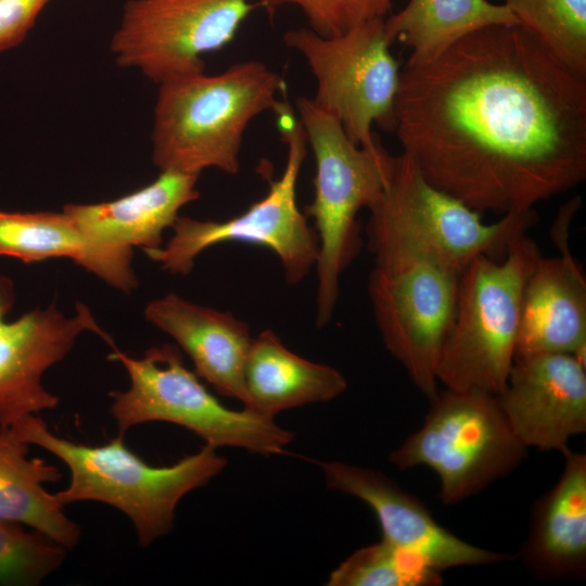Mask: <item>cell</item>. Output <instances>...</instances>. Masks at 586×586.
I'll use <instances>...</instances> for the list:
<instances>
[{
  "instance_id": "6da1fadb",
  "label": "cell",
  "mask_w": 586,
  "mask_h": 586,
  "mask_svg": "<svg viewBox=\"0 0 586 586\" xmlns=\"http://www.w3.org/2000/svg\"><path fill=\"white\" fill-rule=\"evenodd\" d=\"M435 188L501 216L586 179V76L519 25L477 29L400 72L394 128Z\"/></svg>"
},
{
  "instance_id": "7a4b0ae2",
  "label": "cell",
  "mask_w": 586,
  "mask_h": 586,
  "mask_svg": "<svg viewBox=\"0 0 586 586\" xmlns=\"http://www.w3.org/2000/svg\"><path fill=\"white\" fill-rule=\"evenodd\" d=\"M9 428L67 467L68 485L53 493L63 507L95 501L117 509L131 522L142 547L170 533L180 500L208 484L227 464L216 448L205 444L171 466L154 467L130 450L123 435L90 446L54 434L38 415Z\"/></svg>"
},
{
  "instance_id": "3957f363",
  "label": "cell",
  "mask_w": 586,
  "mask_h": 586,
  "mask_svg": "<svg viewBox=\"0 0 586 586\" xmlns=\"http://www.w3.org/2000/svg\"><path fill=\"white\" fill-rule=\"evenodd\" d=\"M284 79L256 60L221 73L187 74L160 84L152 130V160L161 171L200 176L206 168L228 175L240 169V151L250 123L273 113Z\"/></svg>"
},
{
  "instance_id": "277c9868",
  "label": "cell",
  "mask_w": 586,
  "mask_h": 586,
  "mask_svg": "<svg viewBox=\"0 0 586 586\" xmlns=\"http://www.w3.org/2000/svg\"><path fill=\"white\" fill-rule=\"evenodd\" d=\"M366 240L375 260L426 259L459 272L475 257L501 259L538 219L534 209L484 222L481 213L431 184L405 153L368 208Z\"/></svg>"
},
{
  "instance_id": "5b68a950",
  "label": "cell",
  "mask_w": 586,
  "mask_h": 586,
  "mask_svg": "<svg viewBox=\"0 0 586 586\" xmlns=\"http://www.w3.org/2000/svg\"><path fill=\"white\" fill-rule=\"evenodd\" d=\"M296 110L316 165L305 216L313 219L318 239L316 324L321 328L334 313L342 273L362 245L357 215L381 195L396 156L380 142L373 148L355 144L340 122L309 98H297Z\"/></svg>"
},
{
  "instance_id": "8992f818",
  "label": "cell",
  "mask_w": 586,
  "mask_h": 586,
  "mask_svg": "<svg viewBox=\"0 0 586 586\" xmlns=\"http://www.w3.org/2000/svg\"><path fill=\"white\" fill-rule=\"evenodd\" d=\"M540 255L523 233L501 259L480 255L461 270L455 317L436 368L445 388L504 391L515 358L524 285Z\"/></svg>"
},
{
  "instance_id": "52a82bcc",
  "label": "cell",
  "mask_w": 586,
  "mask_h": 586,
  "mask_svg": "<svg viewBox=\"0 0 586 586\" xmlns=\"http://www.w3.org/2000/svg\"><path fill=\"white\" fill-rule=\"evenodd\" d=\"M109 356L125 368L130 385L113 391L110 413L119 435L149 422H168L182 426L214 448L235 447L264 456L282 454L294 433L272 418L243 407L234 410L222 405L198 374L189 370L174 344L148 348L133 358L114 344Z\"/></svg>"
},
{
  "instance_id": "ba28073f",
  "label": "cell",
  "mask_w": 586,
  "mask_h": 586,
  "mask_svg": "<svg viewBox=\"0 0 586 586\" xmlns=\"http://www.w3.org/2000/svg\"><path fill=\"white\" fill-rule=\"evenodd\" d=\"M429 400L421 426L388 460L399 470L418 466L433 470L444 505L479 494L526 458L527 448L512 431L496 395L445 388Z\"/></svg>"
},
{
  "instance_id": "9c48e42d",
  "label": "cell",
  "mask_w": 586,
  "mask_h": 586,
  "mask_svg": "<svg viewBox=\"0 0 586 586\" xmlns=\"http://www.w3.org/2000/svg\"><path fill=\"white\" fill-rule=\"evenodd\" d=\"M275 114L286 145L281 176L270 182L260 200L230 219L216 221L179 216L171 227L169 241L158 249L144 251L164 270L187 276L202 252L227 242L256 244L273 252L291 285L303 281L316 266L317 234L296 201L297 180L307 154L306 133L288 101L284 100Z\"/></svg>"
},
{
  "instance_id": "30bf717a",
  "label": "cell",
  "mask_w": 586,
  "mask_h": 586,
  "mask_svg": "<svg viewBox=\"0 0 586 586\" xmlns=\"http://www.w3.org/2000/svg\"><path fill=\"white\" fill-rule=\"evenodd\" d=\"M283 41L305 59L316 79L313 102L340 122L351 141L373 148L379 143L373 124L394 128L400 71L390 50L384 18L333 37L306 27L291 29Z\"/></svg>"
},
{
  "instance_id": "8fae6325",
  "label": "cell",
  "mask_w": 586,
  "mask_h": 586,
  "mask_svg": "<svg viewBox=\"0 0 586 586\" xmlns=\"http://www.w3.org/2000/svg\"><path fill=\"white\" fill-rule=\"evenodd\" d=\"M460 272L426 259L375 260L368 294L390 354L428 399L457 304Z\"/></svg>"
},
{
  "instance_id": "7c38bea8",
  "label": "cell",
  "mask_w": 586,
  "mask_h": 586,
  "mask_svg": "<svg viewBox=\"0 0 586 586\" xmlns=\"http://www.w3.org/2000/svg\"><path fill=\"white\" fill-rule=\"evenodd\" d=\"M253 9L250 0H130L111 49L118 65L160 85L204 72L202 56L228 46Z\"/></svg>"
},
{
  "instance_id": "4fadbf2b",
  "label": "cell",
  "mask_w": 586,
  "mask_h": 586,
  "mask_svg": "<svg viewBox=\"0 0 586 586\" xmlns=\"http://www.w3.org/2000/svg\"><path fill=\"white\" fill-rule=\"evenodd\" d=\"M13 303V281L0 275V428L58 408L61 399L43 386L42 377L69 354L82 332L92 331L109 345L114 343L82 303L71 317L52 304L9 321Z\"/></svg>"
},
{
  "instance_id": "5bb4252c",
  "label": "cell",
  "mask_w": 586,
  "mask_h": 586,
  "mask_svg": "<svg viewBox=\"0 0 586 586\" xmlns=\"http://www.w3.org/2000/svg\"><path fill=\"white\" fill-rule=\"evenodd\" d=\"M329 488L356 497L374 512L382 539L435 570L506 562L513 557L472 545L442 526L426 506L384 473L342 461L319 462Z\"/></svg>"
},
{
  "instance_id": "9a60e30c",
  "label": "cell",
  "mask_w": 586,
  "mask_h": 586,
  "mask_svg": "<svg viewBox=\"0 0 586 586\" xmlns=\"http://www.w3.org/2000/svg\"><path fill=\"white\" fill-rule=\"evenodd\" d=\"M496 396L526 448L562 454L571 437L586 432L585 365L571 354L514 358L506 387Z\"/></svg>"
},
{
  "instance_id": "2e32d148",
  "label": "cell",
  "mask_w": 586,
  "mask_h": 586,
  "mask_svg": "<svg viewBox=\"0 0 586 586\" xmlns=\"http://www.w3.org/2000/svg\"><path fill=\"white\" fill-rule=\"evenodd\" d=\"M579 205L576 196L560 208L553 230L561 254L540 255L525 282L515 358L563 353L585 365L586 278L566 242L569 224Z\"/></svg>"
},
{
  "instance_id": "e0dca14e",
  "label": "cell",
  "mask_w": 586,
  "mask_h": 586,
  "mask_svg": "<svg viewBox=\"0 0 586 586\" xmlns=\"http://www.w3.org/2000/svg\"><path fill=\"white\" fill-rule=\"evenodd\" d=\"M144 317L190 357L200 379L218 394L244 403V367L253 339L245 321L175 293L151 301Z\"/></svg>"
},
{
  "instance_id": "ac0fdd59",
  "label": "cell",
  "mask_w": 586,
  "mask_h": 586,
  "mask_svg": "<svg viewBox=\"0 0 586 586\" xmlns=\"http://www.w3.org/2000/svg\"><path fill=\"white\" fill-rule=\"evenodd\" d=\"M563 470L532 505L519 559L533 576L546 579L586 575V454L562 453Z\"/></svg>"
},
{
  "instance_id": "d6986e66",
  "label": "cell",
  "mask_w": 586,
  "mask_h": 586,
  "mask_svg": "<svg viewBox=\"0 0 586 586\" xmlns=\"http://www.w3.org/2000/svg\"><path fill=\"white\" fill-rule=\"evenodd\" d=\"M199 176L164 170L148 186L113 201L66 204L78 228L100 244L143 251L162 246L163 233L171 228L180 209L198 200Z\"/></svg>"
},
{
  "instance_id": "ffe728a7",
  "label": "cell",
  "mask_w": 586,
  "mask_h": 586,
  "mask_svg": "<svg viewBox=\"0 0 586 586\" xmlns=\"http://www.w3.org/2000/svg\"><path fill=\"white\" fill-rule=\"evenodd\" d=\"M0 256L23 263L69 258L107 285L124 293L138 286L132 250L100 244L87 237L64 211H0Z\"/></svg>"
},
{
  "instance_id": "44dd1931",
  "label": "cell",
  "mask_w": 586,
  "mask_h": 586,
  "mask_svg": "<svg viewBox=\"0 0 586 586\" xmlns=\"http://www.w3.org/2000/svg\"><path fill=\"white\" fill-rule=\"evenodd\" d=\"M346 388L347 381L337 369L293 353L272 330L252 339L243 407L273 419L283 410L332 400Z\"/></svg>"
},
{
  "instance_id": "7402d4cb",
  "label": "cell",
  "mask_w": 586,
  "mask_h": 586,
  "mask_svg": "<svg viewBox=\"0 0 586 586\" xmlns=\"http://www.w3.org/2000/svg\"><path fill=\"white\" fill-rule=\"evenodd\" d=\"M29 446L10 428H0V519L37 530L74 549L81 528L64 511L46 483L61 480L60 469L40 458H30Z\"/></svg>"
},
{
  "instance_id": "603a6c76",
  "label": "cell",
  "mask_w": 586,
  "mask_h": 586,
  "mask_svg": "<svg viewBox=\"0 0 586 586\" xmlns=\"http://www.w3.org/2000/svg\"><path fill=\"white\" fill-rule=\"evenodd\" d=\"M493 25L518 22L506 4L488 0H409L384 18L390 41L411 49L408 65L426 63L462 37Z\"/></svg>"
},
{
  "instance_id": "cb8c5ba5",
  "label": "cell",
  "mask_w": 586,
  "mask_h": 586,
  "mask_svg": "<svg viewBox=\"0 0 586 586\" xmlns=\"http://www.w3.org/2000/svg\"><path fill=\"white\" fill-rule=\"evenodd\" d=\"M518 25L586 76V0H504Z\"/></svg>"
},
{
  "instance_id": "d4e9b609",
  "label": "cell",
  "mask_w": 586,
  "mask_h": 586,
  "mask_svg": "<svg viewBox=\"0 0 586 586\" xmlns=\"http://www.w3.org/2000/svg\"><path fill=\"white\" fill-rule=\"evenodd\" d=\"M442 572L422 558L381 539L362 547L329 575L328 586H438Z\"/></svg>"
},
{
  "instance_id": "484cf974",
  "label": "cell",
  "mask_w": 586,
  "mask_h": 586,
  "mask_svg": "<svg viewBox=\"0 0 586 586\" xmlns=\"http://www.w3.org/2000/svg\"><path fill=\"white\" fill-rule=\"evenodd\" d=\"M67 549L43 533L0 519V586H36L59 570Z\"/></svg>"
},
{
  "instance_id": "4316f807",
  "label": "cell",
  "mask_w": 586,
  "mask_h": 586,
  "mask_svg": "<svg viewBox=\"0 0 586 586\" xmlns=\"http://www.w3.org/2000/svg\"><path fill=\"white\" fill-rule=\"evenodd\" d=\"M272 16L284 5L297 7L309 28L322 37L339 36L374 18H384L392 0H259Z\"/></svg>"
},
{
  "instance_id": "83f0119b",
  "label": "cell",
  "mask_w": 586,
  "mask_h": 586,
  "mask_svg": "<svg viewBox=\"0 0 586 586\" xmlns=\"http://www.w3.org/2000/svg\"><path fill=\"white\" fill-rule=\"evenodd\" d=\"M49 0H0V52L23 42Z\"/></svg>"
}]
</instances>
